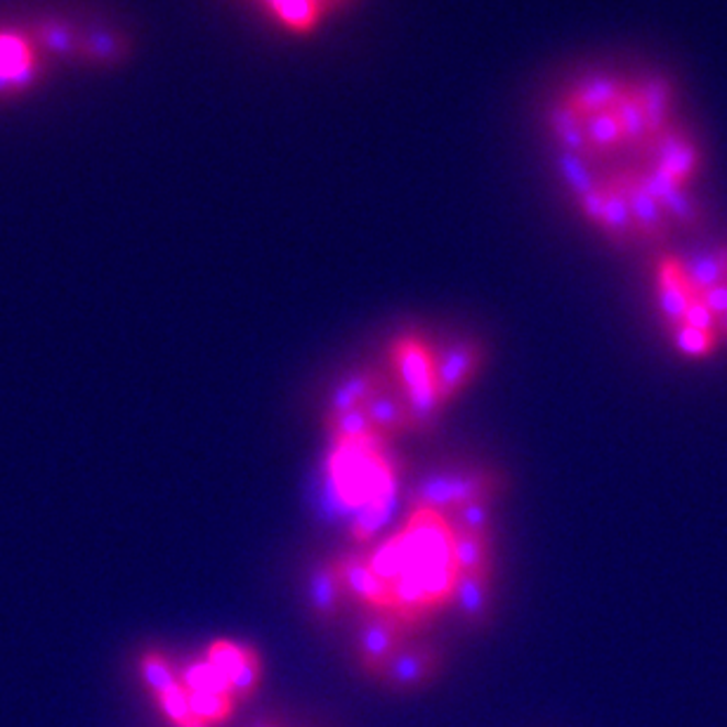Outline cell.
<instances>
[{
  "label": "cell",
  "instance_id": "obj_23",
  "mask_svg": "<svg viewBox=\"0 0 727 727\" xmlns=\"http://www.w3.org/2000/svg\"><path fill=\"white\" fill-rule=\"evenodd\" d=\"M180 680L190 692H227L229 694V683L211 667L206 659L188 663V669H184Z\"/></svg>",
  "mask_w": 727,
  "mask_h": 727
},
{
  "label": "cell",
  "instance_id": "obj_25",
  "mask_svg": "<svg viewBox=\"0 0 727 727\" xmlns=\"http://www.w3.org/2000/svg\"><path fill=\"white\" fill-rule=\"evenodd\" d=\"M260 678H262V661H260V655L253 652L251 659L241 667V671L229 680L231 700H235L237 704L249 702L260 685Z\"/></svg>",
  "mask_w": 727,
  "mask_h": 727
},
{
  "label": "cell",
  "instance_id": "obj_16",
  "mask_svg": "<svg viewBox=\"0 0 727 727\" xmlns=\"http://www.w3.org/2000/svg\"><path fill=\"white\" fill-rule=\"evenodd\" d=\"M383 383H388V376L376 366L352 368L350 374L340 378L336 383V388L331 390L327 399V416H323V419H333V416H340L345 411L362 409Z\"/></svg>",
  "mask_w": 727,
  "mask_h": 727
},
{
  "label": "cell",
  "instance_id": "obj_15",
  "mask_svg": "<svg viewBox=\"0 0 727 727\" xmlns=\"http://www.w3.org/2000/svg\"><path fill=\"white\" fill-rule=\"evenodd\" d=\"M364 411L371 425H374L378 440H395L405 435V432H411L407 399L390 378L366 401Z\"/></svg>",
  "mask_w": 727,
  "mask_h": 727
},
{
  "label": "cell",
  "instance_id": "obj_12",
  "mask_svg": "<svg viewBox=\"0 0 727 727\" xmlns=\"http://www.w3.org/2000/svg\"><path fill=\"white\" fill-rule=\"evenodd\" d=\"M336 569L348 600L374 610L390 607V588L385 583L380 571L371 565L364 555H340V558H336Z\"/></svg>",
  "mask_w": 727,
  "mask_h": 727
},
{
  "label": "cell",
  "instance_id": "obj_20",
  "mask_svg": "<svg viewBox=\"0 0 727 727\" xmlns=\"http://www.w3.org/2000/svg\"><path fill=\"white\" fill-rule=\"evenodd\" d=\"M190 706L192 714L201 725H220L227 723L235 714L237 702L231 700V694L227 692H190Z\"/></svg>",
  "mask_w": 727,
  "mask_h": 727
},
{
  "label": "cell",
  "instance_id": "obj_22",
  "mask_svg": "<svg viewBox=\"0 0 727 727\" xmlns=\"http://www.w3.org/2000/svg\"><path fill=\"white\" fill-rule=\"evenodd\" d=\"M140 673H143V683L145 688L154 694V697H161V694L175 690L182 680L175 671L173 663H170L163 655L159 652H147L140 659Z\"/></svg>",
  "mask_w": 727,
  "mask_h": 727
},
{
  "label": "cell",
  "instance_id": "obj_11",
  "mask_svg": "<svg viewBox=\"0 0 727 727\" xmlns=\"http://www.w3.org/2000/svg\"><path fill=\"white\" fill-rule=\"evenodd\" d=\"M24 29L38 45V50L50 61L76 67V55H79V43L86 29L83 24L65 18V14L45 12L24 22Z\"/></svg>",
  "mask_w": 727,
  "mask_h": 727
},
{
  "label": "cell",
  "instance_id": "obj_8",
  "mask_svg": "<svg viewBox=\"0 0 727 727\" xmlns=\"http://www.w3.org/2000/svg\"><path fill=\"white\" fill-rule=\"evenodd\" d=\"M482 364L485 345L477 338H456L435 350V388L444 407L468 388Z\"/></svg>",
  "mask_w": 727,
  "mask_h": 727
},
{
  "label": "cell",
  "instance_id": "obj_1",
  "mask_svg": "<svg viewBox=\"0 0 727 727\" xmlns=\"http://www.w3.org/2000/svg\"><path fill=\"white\" fill-rule=\"evenodd\" d=\"M538 130L555 184L612 249L649 258L704 231L708 147L669 71L628 61L575 69L541 102Z\"/></svg>",
  "mask_w": 727,
  "mask_h": 727
},
{
  "label": "cell",
  "instance_id": "obj_13",
  "mask_svg": "<svg viewBox=\"0 0 727 727\" xmlns=\"http://www.w3.org/2000/svg\"><path fill=\"white\" fill-rule=\"evenodd\" d=\"M305 593H307V612L317 624L329 626L343 614L345 607V591L340 583L336 560H317L307 569L305 579Z\"/></svg>",
  "mask_w": 727,
  "mask_h": 727
},
{
  "label": "cell",
  "instance_id": "obj_17",
  "mask_svg": "<svg viewBox=\"0 0 727 727\" xmlns=\"http://www.w3.org/2000/svg\"><path fill=\"white\" fill-rule=\"evenodd\" d=\"M448 548H452V565H454L456 575H470V571L493 569L491 536L452 532Z\"/></svg>",
  "mask_w": 727,
  "mask_h": 727
},
{
  "label": "cell",
  "instance_id": "obj_6",
  "mask_svg": "<svg viewBox=\"0 0 727 727\" xmlns=\"http://www.w3.org/2000/svg\"><path fill=\"white\" fill-rule=\"evenodd\" d=\"M442 649L430 643H405L378 671L376 680L393 692H419L440 675Z\"/></svg>",
  "mask_w": 727,
  "mask_h": 727
},
{
  "label": "cell",
  "instance_id": "obj_24",
  "mask_svg": "<svg viewBox=\"0 0 727 727\" xmlns=\"http://www.w3.org/2000/svg\"><path fill=\"white\" fill-rule=\"evenodd\" d=\"M157 702H159L161 714H163L170 723H173L175 727H201V723H198V720L194 718V714H192L188 688H184L182 683H180L175 690H170V692L161 694V697H159Z\"/></svg>",
  "mask_w": 727,
  "mask_h": 727
},
{
  "label": "cell",
  "instance_id": "obj_14",
  "mask_svg": "<svg viewBox=\"0 0 727 727\" xmlns=\"http://www.w3.org/2000/svg\"><path fill=\"white\" fill-rule=\"evenodd\" d=\"M454 605L463 624L485 628L493 616V569L456 575Z\"/></svg>",
  "mask_w": 727,
  "mask_h": 727
},
{
  "label": "cell",
  "instance_id": "obj_26",
  "mask_svg": "<svg viewBox=\"0 0 727 727\" xmlns=\"http://www.w3.org/2000/svg\"><path fill=\"white\" fill-rule=\"evenodd\" d=\"M243 727H284L280 720H274V718H255V720H249Z\"/></svg>",
  "mask_w": 727,
  "mask_h": 727
},
{
  "label": "cell",
  "instance_id": "obj_5",
  "mask_svg": "<svg viewBox=\"0 0 727 727\" xmlns=\"http://www.w3.org/2000/svg\"><path fill=\"white\" fill-rule=\"evenodd\" d=\"M262 22L288 38H313L327 29L345 8L340 0H239Z\"/></svg>",
  "mask_w": 727,
  "mask_h": 727
},
{
  "label": "cell",
  "instance_id": "obj_9",
  "mask_svg": "<svg viewBox=\"0 0 727 727\" xmlns=\"http://www.w3.org/2000/svg\"><path fill=\"white\" fill-rule=\"evenodd\" d=\"M135 41L126 29L114 24H90L83 29L76 67L90 71H116L133 59Z\"/></svg>",
  "mask_w": 727,
  "mask_h": 727
},
{
  "label": "cell",
  "instance_id": "obj_19",
  "mask_svg": "<svg viewBox=\"0 0 727 727\" xmlns=\"http://www.w3.org/2000/svg\"><path fill=\"white\" fill-rule=\"evenodd\" d=\"M329 430V438L336 444H364V442H374L378 440L374 425H371L368 416L362 409H352L340 416H333V419H323Z\"/></svg>",
  "mask_w": 727,
  "mask_h": 727
},
{
  "label": "cell",
  "instance_id": "obj_21",
  "mask_svg": "<svg viewBox=\"0 0 727 727\" xmlns=\"http://www.w3.org/2000/svg\"><path fill=\"white\" fill-rule=\"evenodd\" d=\"M253 652L255 649L249 645H241L235 640H215L206 649V661L229 683V680L241 671L243 663L251 659Z\"/></svg>",
  "mask_w": 727,
  "mask_h": 727
},
{
  "label": "cell",
  "instance_id": "obj_10",
  "mask_svg": "<svg viewBox=\"0 0 727 727\" xmlns=\"http://www.w3.org/2000/svg\"><path fill=\"white\" fill-rule=\"evenodd\" d=\"M395 385L409 397L435 388V350L419 336H401L390 348Z\"/></svg>",
  "mask_w": 727,
  "mask_h": 727
},
{
  "label": "cell",
  "instance_id": "obj_4",
  "mask_svg": "<svg viewBox=\"0 0 727 727\" xmlns=\"http://www.w3.org/2000/svg\"><path fill=\"white\" fill-rule=\"evenodd\" d=\"M48 65L24 24L0 26V102L20 100L43 83Z\"/></svg>",
  "mask_w": 727,
  "mask_h": 727
},
{
  "label": "cell",
  "instance_id": "obj_27",
  "mask_svg": "<svg viewBox=\"0 0 727 727\" xmlns=\"http://www.w3.org/2000/svg\"><path fill=\"white\" fill-rule=\"evenodd\" d=\"M201 727H206V725H201Z\"/></svg>",
  "mask_w": 727,
  "mask_h": 727
},
{
  "label": "cell",
  "instance_id": "obj_2",
  "mask_svg": "<svg viewBox=\"0 0 727 727\" xmlns=\"http://www.w3.org/2000/svg\"><path fill=\"white\" fill-rule=\"evenodd\" d=\"M647 265L649 307L671 357L685 366L727 360V235H700Z\"/></svg>",
  "mask_w": 727,
  "mask_h": 727
},
{
  "label": "cell",
  "instance_id": "obj_7",
  "mask_svg": "<svg viewBox=\"0 0 727 727\" xmlns=\"http://www.w3.org/2000/svg\"><path fill=\"white\" fill-rule=\"evenodd\" d=\"M407 636V624L395 612H371L354 633V655H357L362 671L376 678L397 649L409 643Z\"/></svg>",
  "mask_w": 727,
  "mask_h": 727
},
{
  "label": "cell",
  "instance_id": "obj_18",
  "mask_svg": "<svg viewBox=\"0 0 727 727\" xmlns=\"http://www.w3.org/2000/svg\"><path fill=\"white\" fill-rule=\"evenodd\" d=\"M499 497H485L463 503L456 508L452 515H446L448 530L461 534H477V536H491L493 532V506Z\"/></svg>",
  "mask_w": 727,
  "mask_h": 727
},
{
  "label": "cell",
  "instance_id": "obj_3",
  "mask_svg": "<svg viewBox=\"0 0 727 727\" xmlns=\"http://www.w3.org/2000/svg\"><path fill=\"white\" fill-rule=\"evenodd\" d=\"M503 482V475L493 468L448 466L423 475L413 485L409 501L413 508L425 510V513L446 518L468 501L499 497Z\"/></svg>",
  "mask_w": 727,
  "mask_h": 727
}]
</instances>
